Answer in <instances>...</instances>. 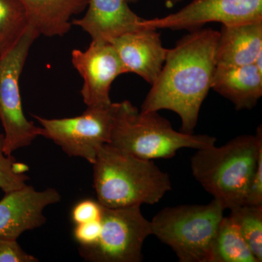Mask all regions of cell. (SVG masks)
Masks as SVG:
<instances>
[{"label":"cell","mask_w":262,"mask_h":262,"mask_svg":"<svg viewBox=\"0 0 262 262\" xmlns=\"http://www.w3.org/2000/svg\"><path fill=\"white\" fill-rule=\"evenodd\" d=\"M258 20H262V0H192L182 10L164 18L144 19L141 26L193 31L211 22L229 26Z\"/></svg>","instance_id":"obj_9"},{"label":"cell","mask_w":262,"mask_h":262,"mask_svg":"<svg viewBox=\"0 0 262 262\" xmlns=\"http://www.w3.org/2000/svg\"><path fill=\"white\" fill-rule=\"evenodd\" d=\"M157 30L143 27L110 42L118 54L125 74L140 76L151 85L158 79L168 51L163 47Z\"/></svg>","instance_id":"obj_12"},{"label":"cell","mask_w":262,"mask_h":262,"mask_svg":"<svg viewBox=\"0 0 262 262\" xmlns=\"http://www.w3.org/2000/svg\"><path fill=\"white\" fill-rule=\"evenodd\" d=\"M229 217L258 262L262 261V206L243 205L230 210Z\"/></svg>","instance_id":"obj_19"},{"label":"cell","mask_w":262,"mask_h":262,"mask_svg":"<svg viewBox=\"0 0 262 262\" xmlns=\"http://www.w3.org/2000/svg\"><path fill=\"white\" fill-rule=\"evenodd\" d=\"M97 201L107 208L158 203L172 185L168 174L152 160L141 159L105 144L94 164Z\"/></svg>","instance_id":"obj_2"},{"label":"cell","mask_w":262,"mask_h":262,"mask_svg":"<svg viewBox=\"0 0 262 262\" xmlns=\"http://www.w3.org/2000/svg\"><path fill=\"white\" fill-rule=\"evenodd\" d=\"M37 258L26 252L15 239L0 237V262H37Z\"/></svg>","instance_id":"obj_22"},{"label":"cell","mask_w":262,"mask_h":262,"mask_svg":"<svg viewBox=\"0 0 262 262\" xmlns=\"http://www.w3.org/2000/svg\"><path fill=\"white\" fill-rule=\"evenodd\" d=\"M219 37L218 31L198 29L168 49L141 112L173 111L182 120V132L193 134L202 104L211 89Z\"/></svg>","instance_id":"obj_1"},{"label":"cell","mask_w":262,"mask_h":262,"mask_svg":"<svg viewBox=\"0 0 262 262\" xmlns=\"http://www.w3.org/2000/svg\"><path fill=\"white\" fill-rule=\"evenodd\" d=\"M85 14L72 20L92 41L111 42L125 33L143 28L141 18L131 10L126 0H89Z\"/></svg>","instance_id":"obj_13"},{"label":"cell","mask_w":262,"mask_h":262,"mask_svg":"<svg viewBox=\"0 0 262 262\" xmlns=\"http://www.w3.org/2000/svg\"><path fill=\"white\" fill-rule=\"evenodd\" d=\"M216 139L174 130L158 112L142 113L129 101L119 102L108 144L141 159H168L182 149L215 145Z\"/></svg>","instance_id":"obj_4"},{"label":"cell","mask_w":262,"mask_h":262,"mask_svg":"<svg viewBox=\"0 0 262 262\" xmlns=\"http://www.w3.org/2000/svg\"><path fill=\"white\" fill-rule=\"evenodd\" d=\"M101 229V219L76 225L73 232L74 238L80 245L79 247H89L97 242Z\"/></svg>","instance_id":"obj_23"},{"label":"cell","mask_w":262,"mask_h":262,"mask_svg":"<svg viewBox=\"0 0 262 262\" xmlns=\"http://www.w3.org/2000/svg\"><path fill=\"white\" fill-rule=\"evenodd\" d=\"M245 205L262 206V152L258 157L256 170L248 187Z\"/></svg>","instance_id":"obj_24"},{"label":"cell","mask_w":262,"mask_h":262,"mask_svg":"<svg viewBox=\"0 0 262 262\" xmlns=\"http://www.w3.org/2000/svg\"><path fill=\"white\" fill-rule=\"evenodd\" d=\"M102 207L98 201L82 200L72 208L71 218L75 225L100 220L102 214Z\"/></svg>","instance_id":"obj_21"},{"label":"cell","mask_w":262,"mask_h":262,"mask_svg":"<svg viewBox=\"0 0 262 262\" xmlns=\"http://www.w3.org/2000/svg\"><path fill=\"white\" fill-rule=\"evenodd\" d=\"M126 1L128 3H136L141 1V0H126ZM164 1L166 2L168 4L174 5L176 4V3H179V2L183 1V0H164Z\"/></svg>","instance_id":"obj_25"},{"label":"cell","mask_w":262,"mask_h":262,"mask_svg":"<svg viewBox=\"0 0 262 262\" xmlns=\"http://www.w3.org/2000/svg\"><path fill=\"white\" fill-rule=\"evenodd\" d=\"M5 194L0 201V237L15 241L24 232L42 227L44 210L61 199L54 188L37 191L27 184Z\"/></svg>","instance_id":"obj_11"},{"label":"cell","mask_w":262,"mask_h":262,"mask_svg":"<svg viewBox=\"0 0 262 262\" xmlns=\"http://www.w3.org/2000/svg\"><path fill=\"white\" fill-rule=\"evenodd\" d=\"M140 207L103 206L97 242L89 247H79L80 256L92 262L142 261L143 245L152 233L151 222L141 213Z\"/></svg>","instance_id":"obj_7"},{"label":"cell","mask_w":262,"mask_h":262,"mask_svg":"<svg viewBox=\"0 0 262 262\" xmlns=\"http://www.w3.org/2000/svg\"><path fill=\"white\" fill-rule=\"evenodd\" d=\"M29 26L20 0H0V56L14 47Z\"/></svg>","instance_id":"obj_18"},{"label":"cell","mask_w":262,"mask_h":262,"mask_svg":"<svg viewBox=\"0 0 262 262\" xmlns=\"http://www.w3.org/2000/svg\"><path fill=\"white\" fill-rule=\"evenodd\" d=\"M211 89L229 100L236 110H251L262 96V71L254 63L216 67Z\"/></svg>","instance_id":"obj_15"},{"label":"cell","mask_w":262,"mask_h":262,"mask_svg":"<svg viewBox=\"0 0 262 262\" xmlns=\"http://www.w3.org/2000/svg\"><path fill=\"white\" fill-rule=\"evenodd\" d=\"M262 56V20L222 25L216 48V67L253 64Z\"/></svg>","instance_id":"obj_14"},{"label":"cell","mask_w":262,"mask_h":262,"mask_svg":"<svg viewBox=\"0 0 262 262\" xmlns=\"http://www.w3.org/2000/svg\"><path fill=\"white\" fill-rule=\"evenodd\" d=\"M262 152V129L239 136L225 145L198 149L191 159L193 177L225 209L245 205L248 187Z\"/></svg>","instance_id":"obj_3"},{"label":"cell","mask_w":262,"mask_h":262,"mask_svg":"<svg viewBox=\"0 0 262 262\" xmlns=\"http://www.w3.org/2000/svg\"><path fill=\"white\" fill-rule=\"evenodd\" d=\"M225 207L213 199L206 205L167 207L151 221V233L171 248L181 262H209Z\"/></svg>","instance_id":"obj_5"},{"label":"cell","mask_w":262,"mask_h":262,"mask_svg":"<svg viewBox=\"0 0 262 262\" xmlns=\"http://www.w3.org/2000/svg\"><path fill=\"white\" fill-rule=\"evenodd\" d=\"M39 34L29 26L14 47L0 56V121L4 129V151L8 156L32 144L41 127L24 115L20 77L33 43Z\"/></svg>","instance_id":"obj_6"},{"label":"cell","mask_w":262,"mask_h":262,"mask_svg":"<svg viewBox=\"0 0 262 262\" xmlns=\"http://www.w3.org/2000/svg\"><path fill=\"white\" fill-rule=\"evenodd\" d=\"M15 158L4 151V134H0V189L5 193L27 185L29 178L26 174H17L13 170Z\"/></svg>","instance_id":"obj_20"},{"label":"cell","mask_w":262,"mask_h":262,"mask_svg":"<svg viewBox=\"0 0 262 262\" xmlns=\"http://www.w3.org/2000/svg\"><path fill=\"white\" fill-rule=\"evenodd\" d=\"M117 105L87 106L82 115L69 118L33 116L40 125L41 136L69 156L83 158L93 165L101 148L110 142Z\"/></svg>","instance_id":"obj_8"},{"label":"cell","mask_w":262,"mask_h":262,"mask_svg":"<svg viewBox=\"0 0 262 262\" xmlns=\"http://www.w3.org/2000/svg\"><path fill=\"white\" fill-rule=\"evenodd\" d=\"M72 63L83 80L81 95L86 106L111 104L112 84L118 76L125 74L112 43L92 41L85 51L74 50Z\"/></svg>","instance_id":"obj_10"},{"label":"cell","mask_w":262,"mask_h":262,"mask_svg":"<svg viewBox=\"0 0 262 262\" xmlns=\"http://www.w3.org/2000/svg\"><path fill=\"white\" fill-rule=\"evenodd\" d=\"M30 25L39 35L63 37L72 28V19L86 10L89 0H20Z\"/></svg>","instance_id":"obj_16"},{"label":"cell","mask_w":262,"mask_h":262,"mask_svg":"<svg viewBox=\"0 0 262 262\" xmlns=\"http://www.w3.org/2000/svg\"><path fill=\"white\" fill-rule=\"evenodd\" d=\"M209 262H258L229 215L219 226Z\"/></svg>","instance_id":"obj_17"}]
</instances>
